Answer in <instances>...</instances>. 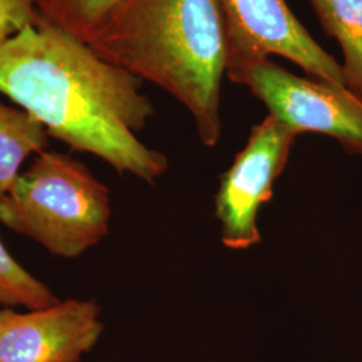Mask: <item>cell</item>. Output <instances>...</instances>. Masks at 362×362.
I'll return each instance as SVG.
<instances>
[{
  "label": "cell",
  "instance_id": "cell-9",
  "mask_svg": "<svg viewBox=\"0 0 362 362\" xmlns=\"http://www.w3.org/2000/svg\"><path fill=\"white\" fill-rule=\"evenodd\" d=\"M49 137L35 117L0 103V197L13 187L30 156L47 151Z\"/></svg>",
  "mask_w": 362,
  "mask_h": 362
},
{
  "label": "cell",
  "instance_id": "cell-4",
  "mask_svg": "<svg viewBox=\"0 0 362 362\" xmlns=\"http://www.w3.org/2000/svg\"><path fill=\"white\" fill-rule=\"evenodd\" d=\"M235 83L247 86L269 116L296 134H326L350 155H362V100L346 88L298 77L270 58L246 67Z\"/></svg>",
  "mask_w": 362,
  "mask_h": 362
},
{
  "label": "cell",
  "instance_id": "cell-11",
  "mask_svg": "<svg viewBox=\"0 0 362 362\" xmlns=\"http://www.w3.org/2000/svg\"><path fill=\"white\" fill-rule=\"evenodd\" d=\"M57 302L59 298L21 266L0 239V308L21 306L34 310Z\"/></svg>",
  "mask_w": 362,
  "mask_h": 362
},
{
  "label": "cell",
  "instance_id": "cell-5",
  "mask_svg": "<svg viewBox=\"0 0 362 362\" xmlns=\"http://www.w3.org/2000/svg\"><path fill=\"white\" fill-rule=\"evenodd\" d=\"M220 4L228 34L227 77L233 82L248 66L278 55L314 79L344 86L341 64L315 42L286 0H220Z\"/></svg>",
  "mask_w": 362,
  "mask_h": 362
},
{
  "label": "cell",
  "instance_id": "cell-2",
  "mask_svg": "<svg viewBox=\"0 0 362 362\" xmlns=\"http://www.w3.org/2000/svg\"><path fill=\"white\" fill-rule=\"evenodd\" d=\"M98 57L176 98L208 148L221 136L228 34L220 0H128L90 45Z\"/></svg>",
  "mask_w": 362,
  "mask_h": 362
},
{
  "label": "cell",
  "instance_id": "cell-3",
  "mask_svg": "<svg viewBox=\"0 0 362 362\" xmlns=\"http://www.w3.org/2000/svg\"><path fill=\"white\" fill-rule=\"evenodd\" d=\"M110 194L90 169L57 151L37 155L0 197V223L59 258L76 259L109 233Z\"/></svg>",
  "mask_w": 362,
  "mask_h": 362
},
{
  "label": "cell",
  "instance_id": "cell-1",
  "mask_svg": "<svg viewBox=\"0 0 362 362\" xmlns=\"http://www.w3.org/2000/svg\"><path fill=\"white\" fill-rule=\"evenodd\" d=\"M143 81L59 27H27L0 47V93L73 151L155 184L168 158L139 139L155 115Z\"/></svg>",
  "mask_w": 362,
  "mask_h": 362
},
{
  "label": "cell",
  "instance_id": "cell-8",
  "mask_svg": "<svg viewBox=\"0 0 362 362\" xmlns=\"http://www.w3.org/2000/svg\"><path fill=\"white\" fill-rule=\"evenodd\" d=\"M327 35L341 46L344 86L362 100V0H310Z\"/></svg>",
  "mask_w": 362,
  "mask_h": 362
},
{
  "label": "cell",
  "instance_id": "cell-12",
  "mask_svg": "<svg viewBox=\"0 0 362 362\" xmlns=\"http://www.w3.org/2000/svg\"><path fill=\"white\" fill-rule=\"evenodd\" d=\"M43 23L37 0H0V47L27 27Z\"/></svg>",
  "mask_w": 362,
  "mask_h": 362
},
{
  "label": "cell",
  "instance_id": "cell-6",
  "mask_svg": "<svg viewBox=\"0 0 362 362\" xmlns=\"http://www.w3.org/2000/svg\"><path fill=\"white\" fill-rule=\"evenodd\" d=\"M297 136L276 118L266 117L252 127L245 148L221 176L215 216L227 248L247 250L260 242L259 211L272 200L274 182L286 168Z\"/></svg>",
  "mask_w": 362,
  "mask_h": 362
},
{
  "label": "cell",
  "instance_id": "cell-7",
  "mask_svg": "<svg viewBox=\"0 0 362 362\" xmlns=\"http://www.w3.org/2000/svg\"><path fill=\"white\" fill-rule=\"evenodd\" d=\"M103 332L95 300L66 299L25 313L0 308V362H79Z\"/></svg>",
  "mask_w": 362,
  "mask_h": 362
},
{
  "label": "cell",
  "instance_id": "cell-10",
  "mask_svg": "<svg viewBox=\"0 0 362 362\" xmlns=\"http://www.w3.org/2000/svg\"><path fill=\"white\" fill-rule=\"evenodd\" d=\"M128 0H37L43 21L90 46Z\"/></svg>",
  "mask_w": 362,
  "mask_h": 362
}]
</instances>
